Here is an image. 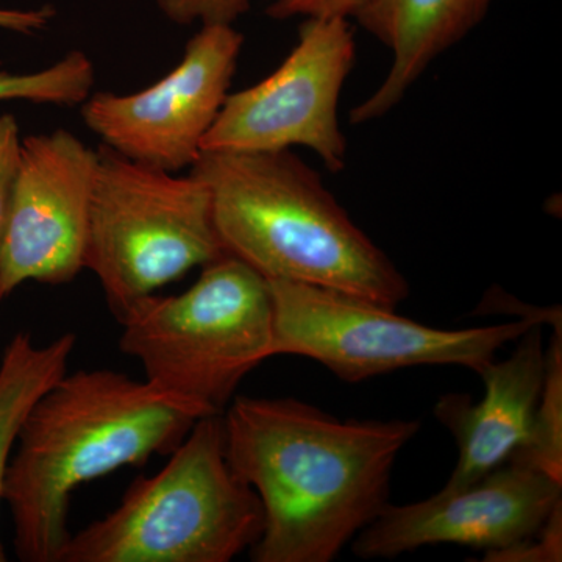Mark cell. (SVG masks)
Instances as JSON below:
<instances>
[{
  "instance_id": "cell-6",
  "label": "cell",
  "mask_w": 562,
  "mask_h": 562,
  "mask_svg": "<svg viewBox=\"0 0 562 562\" xmlns=\"http://www.w3.org/2000/svg\"><path fill=\"white\" fill-rule=\"evenodd\" d=\"M85 269L116 319L133 303L227 255L205 181L150 168L102 146Z\"/></svg>"
},
{
  "instance_id": "cell-17",
  "label": "cell",
  "mask_w": 562,
  "mask_h": 562,
  "mask_svg": "<svg viewBox=\"0 0 562 562\" xmlns=\"http://www.w3.org/2000/svg\"><path fill=\"white\" fill-rule=\"evenodd\" d=\"M251 0H157L166 20L179 25L235 24Z\"/></svg>"
},
{
  "instance_id": "cell-13",
  "label": "cell",
  "mask_w": 562,
  "mask_h": 562,
  "mask_svg": "<svg viewBox=\"0 0 562 562\" xmlns=\"http://www.w3.org/2000/svg\"><path fill=\"white\" fill-rule=\"evenodd\" d=\"M492 0H372L355 18L391 52L376 90L351 109L353 125L391 113L436 58L464 40L484 20Z\"/></svg>"
},
{
  "instance_id": "cell-2",
  "label": "cell",
  "mask_w": 562,
  "mask_h": 562,
  "mask_svg": "<svg viewBox=\"0 0 562 562\" xmlns=\"http://www.w3.org/2000/svg\"><path fill=\"white\" fill-rule=\"evenodd\" d=\"M201 406L110 369L66 372L32 406L7 469L2 502L22 562H60L74 491L151 457H169Z\"/></svg>"
},
{
  "instance_id": "cell-20",
  "label": "cell",
  "mask_w": 562,
  "mask_h": 562,
  "mask_svg": "<svg viewBox=\"0 0 562 562\" xmlns=\"http://www.w3.org/2000/svg\"><path fill=\"white\" fill-rule=\"evenodd\" d=\"M372 0H273L268 9L273 20L291 18H357Z\"/></svg>"
},
{
  "instance_id": "cell-19",
  "label": "cell",
  "mask_w": 562,
  "mask_h": 562,
  "mask_svg": "<svg viewBox=\"0 0 562 562\" xmlns=\"http://www.w3.org/2000/svg\"><path fill=\"white\" fill-rule=\"evenodd\" d=\"M21 132L13 114L0 116V246L9 225L11 199L21 155Z\"/></svg>"
},
{
  "instance_id": "cell-3",
  "label": "cell",
  "mask_w": 562,
  "mask_h": 562,
  "mask_svg": "<svg viewBox=\"0 0 562 562\" xmlns=\"http://www.w3.org/2000/svg\"><path fill=\"white\" fill-rule=\"evenodd\" d=\"M222 246L266 280L292 281L397 308L409 284L351 221L319 173L291 150L202 151Z\"/></svg>"
},
{
  "instance_id": "cell-12",
  "label": "cell",
  "mask_w": 562,
  "mask_h": 562,
  "mask_svg": "<svg viewBox=\"0 0 562 562\" xmlns=\"http://www.w3.org/2000/svg\"><path fill=\"white\" fill-rule=\"evenodd\" d=\"M542 325L516 339L509 358L492 361L482 373L484 397L446 394L435 406L436 419L452 432L458 461L446 490L476 482L505 464L527 442L546 379Z\"/></svg>"
},
{
  "instance_id": "cell-16",
  "label": "cell",
  "mask_w": 562,
  "mask_h": 562,
  "mask_svg": "<svg viewBox=\"0 0 562 562\" xmlns=\"http://www.w3.org/2000/svg\"><path fill=\"white\" fill-rule=\"evenodd\" d=\"M95 69L80 50L70 52L49 68L31 74L0 69V101H25L38 105L77 106L92 92Z\"/></svg>"
},
{
  "instance_id": "cell-9",
  "label": "cell",
  "mask_w": 562,
  "mask_h": 562,
  "mask_svg": "<svg viewBox=\"0 0 562 562\" xmlns=\"http://www.w3.org/2000/svg\"><path fill=\"white\" fill-rule=\"evenodd\" d=\"M243 46L233 24L201 25L157 83L132 94L91 92L80 105L85 125L128 160L168 172L191 169L231 94Z\"/></svg>"
},
{
  "instance_id": "cell-15",
  "label": "cell",
  "mask_w": 562,
  "mask_h": 562,
  "mask_svg": "<svg viewBox=\"0 0 562 562\" xmlns=\"http://www.w3.org/2000/svg\"><path fill=\"white\" fill-rule=\"evenodd\" d=\"M553 330L530 436L509 460L530 464L554 482L562 483V328Z\"/></svg>"
},
{
  "instance_id": "cell-1",
  "label": "cell",
  "mask_w": 562,
  "mask_h": 562,
  "mask_svg": "<svg viewBox=\"0 0 562 562\" xmlns=\"http://www.w3.org/2000/svg\"><path fill=\"white\" fill-rule=\"evenodd\" d=\"M225 453L260 498L254 562H330L390 503L395 461L419 420H339L297 398L238 395Z\"/></svg>"
},
{
  "instance_id": "cell-10",
  "label": "cell",
  "mask_w": 562,
  "mask_h": 562,
  "mask_svg": "<svg viewBox=\"0 0 562 562\" xmlns=\"http://www.w3.org/2000/svg\"><path fill=\"white\" fill-rule=\"evenodd\" d=\"M99 151L58 128L22 138L0 246V302L27 281L70 283L85 269Z\"/></svg>"
},
{
  "instance_id": "cell-11",
  "label": "cell",
  "mask_w": 562,
  "mask_h": 562,
  "mask_svg": "<svg viewBox=\"0 0 562 562\" xmlns=\"http://www.w3.org/2000/svg\"><path fill=\"white\" fill-rule=\"evenodd\" d=\"M561 487L530 464L508 460L468 486L442 487L409 505H387L353 539L351 550L362 560L397 558L439 543L498 552L541 530L562 502Z\"/></svg>"
},
{
  "instance_id": "cell-7",
  "label": "cell",
  "mask_w": 562,
  "mask_h": 562,
  "mask_svg": "<svg viewBox=\"0 0 562 562\" xmlns=\"http://www.w3.org/2000/svg\"><path fill=\"white\" fill-rule=\"evenodd\" d=\"M268 283L273 310L272 357L310 358L347 383L414 366H461L480 375L505 344L541 324L520 319L441 330L346 292L283 280Z\"/></svg>"
},
{
  "instance_id": "cell-18",
  "label": "cell",
  "mask_w": 562,
  "mask_h": 562,
  "mask_svg": "<svg viewBox=\"0 0 562 562\" xmlns=\"http://www.w3.org/2000/svg\"><path fill=\"white\" fill-rule=\"evenodd\" d=\"M561 560L562 502L535 536L508 549L486 553L484 558V561L494 562H560Z\"/></svg>"
},
{
  "instance_id": "cell-5",
  "label": "cell",
  "mask_w": 562,
  "mask_h": 562,
  "mask_svg": "<svg viewBox=\"0 0 562 562\" xmlns=\"http://www.w3.org/2000/svg\"><path fill=\"white\" fill-rule=\"evenodd\" d=\"M120 349L158 391L224 414L247 373L272 358L269 283L224 255L179 295L150 294L120 319Z\"/></svg>"
},
{
  "instance_id": "cell-4",
  "label": "cell",
  "mask_w": 562,
  "mask_h": 562,
  "mask_svg": "<svg viewBox=\"0 0 562 562\" xmlns=\"http://www.w3.org/2000/svg\"><path fill=\"white\" fill-rule=\"evenodd\" d=\"M265 513L225 453L222 414L195 422L160 472L70 535L60 562H231L261 538Z\"/></svg>"
},
{
  "instance_id": "cell-14",
  "label": "cell",
  "mask_w": 562,
  "mask_h": 562,
  "mask_svg": "<svg viewBox=\"0 0 562 562\" xmlns=\"http://www.w3.org/2000/svg\"><path fill=\"white\" fill-rule=\"evenodd\" d=\"M76 342L74 333H63L40 346L33 341L32 333L18 331L3 350L0 360V505L7 469L22 424L41 395L68 372ZM5 561L0 539V562Z\"/></svg>"
},
{
  "instance_id": "cell-21",
  "label": "cell",
  "mask_w": 562,
  "mask_h": 562,
  "mask_svg": "<svg viewBox=\"0 0 562 562\" xmlns=\"http://www.w3.org/2000/svg\"><path fill=\"white\" fill-rule=\"evenodd\" d=\"M55 11L50 7L35 10L0 9V29L16 33H35L50 24Z\"/></svg>"
},
{
  "instance_id": "cell-8",
  "label": "cell",
  "mask_w": 562,
  "mask_h": 562,
  "mask_svg": "<svg viewBox=\"0 0 562 562\" xmlns=\"http://www.w3.org/2000/svg\"><path fill=\"white\" fill-rule=\"evenodd\" d=\"M357 57L342 18H306L290 55L271 76L231 92L202 151H277L305 147L331 172L346 169L339 99Z\"/></svg>"
}]
</instances>
